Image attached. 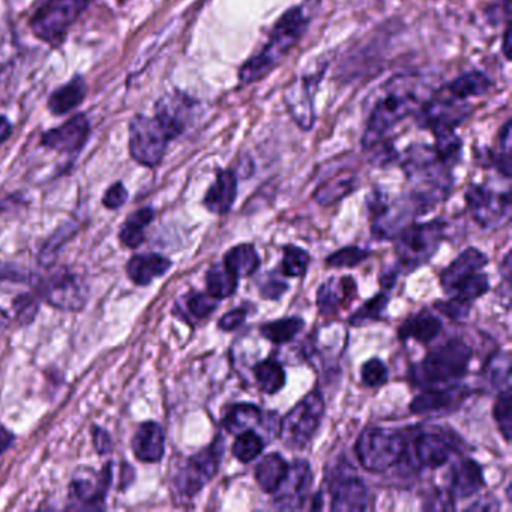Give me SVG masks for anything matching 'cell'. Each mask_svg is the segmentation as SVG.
Masks as SVG:
<instances>
[{
    "instance_id": "1",
    "label": "cell",
    "mask_w": 512,
    "mask_h": 512,
    "mask_svg": "<svg viewBox=\"0 0 512 512\" xmlns=\"http://www.w3.org/2000/svg\"><path fill=\"white\" fill-rule=\"evenodd\" d=\"M428 100L425 86L416 77H397L383 89L374 104L362 136L364 149L382 145L385 137L409 116L416 115Z\"/></svg>"
},
{
    "instance_id": "2",
    "label": "cell",
    "mask_w": 512,
    "mask_h": 512,
    "mask_svg": "<svg viewBox=\"0 0 512 512\" xmlns=\"http://www.w3.org/2000/svg\"><path fill=\"white\" fill-rule=\"evenodd\" d=\"M307 26L308 19L302 8H292L287 11L275 23L268 44L263 47L262 52L248 59L239 71V80L242 85H251L265 79L277 67L280 59L301 40Z\"/></svg>"
},
{
    "instance_id": "3",
    "label": "cell",
    "mask_w": 512,
    "mask_h": 512,
    "mask_svg": "<svg viewBox=\"0 0 512 512\" xmlns=\"http://www.w3.org/2000/svg\"><path fill=\"white\" fill-rule=\"evenodd\" d=\"M356 455L365 470L382 473L406 454V437L392 428L367 427L356 440Z\"/></svg>"
},
{
    "instance_id": "4",
    "label": "cell",
    "mask_w": 512,
    "mask_h": 512,
    "mask_svg": "<svg viewBox=\"0 0 512 512\" xmlns=\"http://www.w3.org/2000/svg\"><path fill=\"white\" fill-rule=\"evenodd\" d=\"M472 349L461 340H451L431 350L419 364L418 374L428 386L446 385L466 376Z\"/></svg>"
},
{
    "instance_id": "5",
    "label": "cell",
    "mask_w": 512,
    "mask_h": 512,
    "mask_svg": "<svg viewBox=\"0 0 512 512\" xmlns=\"http://www.w3.org/2000/svg\"><path fill=\"white\" fill-rule=\"evenodd\" d=\"M445 235L446 224L440 220L409 224L406 229L401 230L395 244L401 269L410 272L428 262L436 254Z\"/></svg>"
},
{
    "instance_id": "6",
    "label": "cell",
    "mask_w": 512,
    "mask_h": 512,
    "mask_svg": "<svg viewBox=\"0 0 512 512\" xmlns=\"http://www.w3.org/2000/svg\"><path fill=\"white\" fill-rule=\"evenodd\" d=\"M86 7L88 0H46L31 17L29 26L35 37L56 46L64 41Z\"/></svg>"
},
{
    "instance_id": "7",
    "label": "cell",
    "mask_w": 512,
    "mask_h": 512,
    "mask_svg": "<svg viewBox=\"0 0 512 512\" xmlns=\"http://www.w3.org/2000/svg\"><path fill=\"white\" fill-rule=\"evenodd\" d=\"M325 415V400L319 391L302 398L281 422V440L292 449L310 445Z\"/></svg>"
},
{
    "instance_id": "8",
    "label": "cell",
    "mask_w": 512,
    "mask_h": 512,
    "mask_svg": "<svg viewBox=\"0 0 512 512\" xmlns=\"http://www.w3.org/2000/svg\"><path fill=\"white\" fill-rule=\"evenodd\" d=\"M172 140L163 122L155 115H137L131 121L130 154L142 166L157 167Z\"/></svg>"
},
{
    "instance_id": "9",
    "label": "cell",
    "mask_w": 512,
    "mask_h": 512,
    "mask_svg": "<svg viewBox=\"0 0 512 512\" xmlns=\"http://www.w3.org/2000/svg\"><path fill=\"white\" fill-rule=\"evenodd\" d=\"M221 454H223V446H221V440L217 439V442L212 443L209 448L188 458L176 475L175 482L178 490L188 497L196 496L199 491H202L217 473Z\"/></svg>"
},
{
    "instance_id": "10",
    "label": "cell",
    "mask_w": 512,
    "mask_h": 512,
    "mask_svg": "<svg viewBox=\"0 0 512 512\" xmlns=\"http://www.w3.org/2000/svg\"><path fill=\"white\" fill-rule=\"evenodd\" d=\"M38 296L61 310H80L85 305L88 289L79 275L56 271L49 277L41 278Z\"/></svg>"
},
{
    "instance_id": "11",
    "label": "cell",
    "mask_w": 512,
    "mask_h": 512,
    "mask_svg": "<svg viewBox=\"0 0 512 512\" xmlns=\"http://www.w3.org/2000/svg\"><path fill=\"white\" fill-rule=\"evenodd\" d=\"M467 206L472 212L473 220L482 227L502 226L511 214V196L496 193L482 185H473L466 193Z\"/></svg>"
},
{
    "instance_id": "12",
    "label": "cell",
    "mask_w": 512,
    "mask_h": 512,
    "mask_svg": "<svg viewBox=\"0 0 512 512\" xmlns=\"http://www.w3.org/2000/svg\"><path fill=\"white\" fill-rule=\"evenodd\" d=\"M323 73H325V68L316 71L314 74L301 77L293 85H290L286 94H284L287 109H289L290 115L302 130L307 131L313 128L314 119H316V116H314V95H316L320 80L323 79Z\"/></svg>"
},
{
    "instance_id": "13",
    "label": "cell",
    "mask_w": 512,
    "mask_h": 512,
    "mask_svg": "<svg viewBox=\"0 0 512 512\" xmlns=\"http://www.w3.org/2000/svg\"><path fill=\"white\" fill-rule=\"evenodd\" d=\"M313 485V472L307 460H295L289 464L280 487L274 491L275 506L283 511L301 509Z\"/></svg>"
},
{
    "instance_id": "14",
    "label": "cell",
    "mask_w": 512,
    "mask_h": 512,
    "mask_svg": "<svg viewBox=\"0 0 512 512\" xmlns=\"http://www.w3.org/2000/svg\"><path fill=\"white\" fill-rule=\"evenodd\" d=\"M469 107L461 106L460 101L451 100L440 92L439 97H431L418 110L419 124L430 128L434 133L454 131L455 127L467 118Z\"/></svg>"
},
{
    "instance_id": "15",
    "label": "cell",
    "mask_w": 512,
    "mask_h": 512,
    "mask_svg": "<svg viewBox=\"0 0 512 512\" xmlns=\"http://www.w3.org/2000/svg\"><path fill=\"white\" fill-rule=\"evenodd\" d=\"M331 511L356 512L367 511L370 508V490L358 475L334 476L331 487Z\"/></svg>"
},
{
    "instance_id": "16",
    "label": "cell",
    "mask_w": 512,
    "mask_h": 512,
    "mask_svg": "<svg viewBox=\"0 0 512 512\" xmlns=\"http://www.w3.org/2000/svg\"><path fill=\"white\" fill-rule=\"evenodd\" d=\"M89 133H91V125L88 118L85 115H77L61 127L44 133L41 143L52 151L74 154L86 145Z\"/></svg>"
},
{
    "instance_id": "17",
    "label": "cell",
    "mask_w": 512,
    "mask_h": 512,
    "mask_svg": "<svg viewBox=\"0 0 512 512\" xmlns=\"http://www.w3.org/2000/svg\"><path fill=\"white\" fill-rule=\"evenodd\" d=\"M112 482V466H106L94 476L76 475L71 482L70 497L80 508H103L107 490Z\"/></svg>"
},
{
    "instance_id": "18",
    "label": "cell",
    "mask_w": 512,
    "mask_h": 512,
    "mask_svg": "<svg viewBox=\"0 0 512 512\" xmlns=\"http://www.w3.org/2000/svg\"><path fill=\"white\" fill-rule=\"evenodd\" d=\"M194 103L187 95L175 94L166 95L161 98L155 107V116L163 122L164 127L169 131L173 140L184 134L193 119Z\"/></svg>"
},
{
    "instance_id": "19",
    "label": "cell",
    "mask_w": 512,
    "mask_h": 512,
    "mask_svg": "<svg viewBox=\"0 0 512 512\" xmlns=\"http://www.w3.org/2000/svg\"><path fill=\"white\" fill-rule=\"evenodd\" d=\"M413 458L418 466L437 469L448 463L454 446L439 431H421L412 443Z\"/></svg>"
},
{
    "instance_id": "20",
    "label": "cell",
    "mask_w": 512,
    "mask_h": 512,
    "mask_svg": "<svg viewBox=\"0 0 512 512\" xmlns=\"http://www.w3.org/2000/svg\"><path fill=\"white\" fill-rule=\"evenodd\" d=\"M469 391L464 388L428 389L416 395L410 403V412L415 415H437L451 412L463 403Z\"/></svg>"
},
{
    "instance_id": "21",
    "label": "cell",
    "mask_w": 512,
    "mask_h": 512,
    "mask_svg": "<svg viewBox=\"0 0 512 512\" xmlns=\"http://www.w3.org/2000/svg\"><path fill=\"white\" fill-rule=\"evenodd\" d=\"M484 473L481 466L470 458L457 461L449 476L448 493L452 499H467L475 496L484 487Z\"/></svg>"
},
{
    "instance_id": "22",
    "label": "cell",
    "mask_w": 512,
    "mask_h": 512,
    "mask_svg": "<svg viewBox=\"0 0 512 512\" xmlns=\"http://www.w3.org/2000/svg\"><path fill=\"white\" fill-rule=\"evenodd\" d=\"M487 263L488 257L478 248H467L440 274V283H442L443 289L451 293L458 284L481 272Z\"/></svg>"
},
{
    "instance_id": "23",
    "label": "cell",
    "mask_w": 512,
    "mask_h": 512,
    "mask_svg": "<svg viewBox=\"0 0 512 512\" xmlns=\"http://www.w3.org/2000/svg\"><path fill=\"white\" fill-rule=\"evenodd\" d=\"M136 457L145 463H157L163 458L166 449V436L163 428L154 421L143 422L133 437Z\"/></svg>"
},
{
    "instance_id": "24",
    "label": "cell",
    "mask_w": 512,
    "mask_h": 512,
    "mask_svg": "<svg viewBox=\"0 0 512 512\" xmlns=\"http://www.w3.org/2000/svg\"><path fill=\"white\" fill-rule=\"evenodd\" d=\"M238 194V178L232 170H220L214 184L206 193V209L212 214L223 215L232 209Z\"/></svg>"
},
{
    "instance_id": "25",
    "label": "cell",
    "mask_w": 512,
    "mask_h": 512,
    "mask_svg": "<svg viewBox=\"0 0 512 512\" xmlns=\"http://www.w3.org/2000/svg\"><path fill=\"white\" fill-rule=\"evenodd\" d=\"M356 284L352 278H331L320 286L317 292V305L323 314H334L353 298Z\"/></svg>"
},
{
    "instance_id": "26",
    "label": "cell",
    "mask_w": 512,
    "mask_h": 512,
    "mask_svg": "<svg viewBox=\"0 0 512 512\" xmlns=\"http://www.w3.org/2000/svg\"><path fill=\"white\" fill-rule=\"evenodd\" d=\"M172 268V262L160 254L146 253L137 254L131 257L127 265L128 277L137 286H148L155 278L163 277L169 269Z\"/></svg>"
},
{
    "instance_id": "27",
    "label": "cell",
    "mask_w": 512,
    "mask_h": 512,
    "mask_svg": "<svg viewBox=\"0 0 512 512\" xmlns=\"http://www.w3.org/2000/svg\"><path fill=\"white\" fill-rule=\"evenodd\" d=\"M86 91H88V86H86L85 79L80 76L74 77L71 82L56 89V91L50 95V112L56 116L67 115V113L77 109V107L83 103L86 97Z\"/></svg>"
},
{
    "instance_id": "28",
    "label": "cell",
    "mask_w": 512,
    "mask_h": 512,
    "mask_svg": "<svg viewBox=\"0 0 512 512\" xmlns=\"http://www.w3.org/2000/svg\"><path fill=\"white\" fill-rule=\"evenodd\" d=\"M442 322L436 316L430 313H419L418 316L410 317L398 329L400 340L418 341V343L428 344L442 331Z\"/></svg>"
},
{
    "instance_id": "29",
    "label": "cell",
    "mask_w": 512,
    "mask_h": 512,
    "mask_svg": "<svg viewBox=\"0 0 512 512\" xmlns=\"http://www.w3.org/2000/svg\"><path fill=\"white\" fill-rule=\"evenodd\" d=\"M491 88V80L485 74L473 71L457 77L454 82L449 83L442 94L455 101L467 100L470 97H481L487 94Z\"/></svg>"
},
{
    "instance_id": "30",
    "label": "cell",
    "mask_w": 512,
    "mask_h": 512,
    "mask_svg": "<svg viewBox=\"0 0 512 512\" xmlns=\"http://www.w3.org/2000/svg\"><path fill=\"white\" fill-rule=\"evenodd\" d=\"M289 470V464L283 455L268 454L256 467V481L265 493H274Z\"/></svg>"
},
{
    "instance_id": "31",
    "label": "cell",
    "mask_w": 512,
    "mask_h": 512,
    "mask_svg": "<svg viewBox=\"0 0 512 512\" xmlns=\"http://www.w3.org/2000/svg\"><path fill=\"white\" fill-rule=\"evenodd\" d=\"M223 263L239 278L248 277L260 268V256L253 245L242 244L230 248Z\"/></svg>"
},
{
    "instance_id": "32",
    "label": "cell",
    "mask_w": 512,
    "mask_h": 512,
    "mask_svg": "<svg viewBox=\"0 0 512 512\" xmlns=\"http://www.w3.org/2000/svg\"><path fill=\"white\" fill-rule=\"evenodd\" d=\"M253 373L257 386L265 394H277L286 385V371H284L283 365L275 359H266V361L254 365Z\"/></svg>"
},
{
    "instance_id": "33",
    "label": "cell",
    "mask_w": 512,
    "mask_h": 512,
    "mask_svg": "<svg viewBox=\"0 0 512 512\" xmlns=\"http://www.w3.org/2000/svg\"><path fill=\"white\" fill-rule=\"evenodd\" d=\"M260 419H262V410L259 407L247 403L236 404L227 412L224 427L229 433L238 436L244 431L253 430Z\"/></svg>"
},
{
    "instance_id": "34",
    "label": "cell",
    "mask_w": 512,
    "mask_h": 512,
    "mask_svg": "<svg viewBox=\"0 0 512 512\" xmlns=\"http://www.w3.org/2000/svg\"><path fill=\"white\" fill-rule=\"evenodd\" d=\"M239 277L233 274L224 263H217L206 275V287L209 295L217 299L230 298L238 289Z\"/></svg>"
},
{
    "instance_id": "35",
    "label": "cell",
    "mask_w": 512,
    "mask_h": 512,
    "mask_svg": "<svg viewBox=\"0 0 512 512\" xmlns=\"http://www.w3.org/2000/svg\"><path fill=\"white\" fill-rule=\"evenodd\" d=\"M154 215V209L143 208L134 212L131 217H128L124 227L121 229V233H119L122 244L130 248L139 247L145 241V232L143 230L154 220Z\"/></svg>"
},
{
    "instance_id": "36",
    "label": "cell",
    "mask_w": 512,
    "mask_h": 512,
    "mask_svg": "<svg viewBox=\"0 0 512 512\" xmlns=\"http://www.w3.org/2000/svg\"><path fill=\"white\" fill-rule=\"evenodd\" d=\"M305 323L301 317H286V319L275 320L265 323L260 328L263 337L274 344H287L304 329Z\"/></svg>"
},
{
    "instance_id": "37",
    "label": "cell",
    "mask_w": 512,
    "mask_h": 512,
    "mask_svg": "<svg viewBox=\"0 0 512 512\" xmlns=\"http://www.w3.org/2000/svg\"><path fill=\"white\" fill-rule=\"evenodd\" d=\"M487 382L497 391L511 389V356L509 353H497L488 361L485 368Z\"/></svg>"
},
{
    "instance_id": "38",
    "label": "cell",
    "mask_w": 512,
    "mask_h": 512,
    "mask_svg": "<svg viewBox=\"0 0 512 512\" xmlns=\"http://www.w3.org/2000/svg\"><path fill=\"white\" fill-rule=\"evenodd\" d=\"M263 449H265V442L254 430H247L238 434L235 443H233V455L241 463H251V461L256 460L262 454Z\"/></svg>"
},
{
    "instance_id": "39",
    "label": "cell",
    "mask_w": 512,
    "mask_h": 512,
    "mask_svg": "<svg viewBox=\"0 0 512 512\" xmlns=\"http://www.w3.org/2000/svg\"><path fill=\"white\" fill-rule=\"evenodd\" d=\"M511 389H505L500 392L496 404H494L493 415L494 421L497 422L500 433L505 437L506 442L511 440L512 430V400Z\"/></svg>"
},
{
    "instance_id": "40",
    "label": "cell",
    "mask_w": 512,
    "mask_h": 512,
    "mask_svg": "<svg viewBox=\"0 0 512 512\" xmlns=\"http://www.w3.org/2000/svg\"><path fill=\"white\" fill-rule=\"evenodd\" d=\"M353 190H355V179L344 178L340 179V181L328 182V184L323 185V187L316 191L314 197L322 205H331V203L338 202L343 197L349 196Z\"/></svg>"
},
{
    "instance_id": "41",
    "label": "cell",
    "mask_w": 512,
    "mask_h": 512,
    "mask_svg": "<svg viewBox=\"0 0 512 512\" xmlns=\"http://www.w3.org/2000/svg\"><path fill=\"white\" fill-rule=\"evenodd\" d=\"M310 265V254L295 245L284 248L283 271L287 277H302Z\"/></svg>"
},
{
    "instance_id": "42",
    "label": "cell",
    "mask_w": 512,
    "mask_h": 512,
    "mask_svg": "<svg viewBox=\"0 0 512 512\" xmlns=\"http://www.w3.org/2000/svg\"><path fill=\"white\" fill-rule=\"evenodd\" d=\"M488 289H490V281H488L487 275L478 272V274L472 275V277L464 280L463 283L458 284L451 293L455 298L472 302L473 299H478L485 295Z\"/></svg>"
},
{
    "instance_id": "43",
    "label": "cell",
    "mask_w": 512,
    "mask_h": 512,
    "mask_svg": "<svg viewBox=\"0 0 512 512\" xmlns=\"http://www.w3.org/2000/svg\"><path fill=\"white\" fill-rule=\"evenodd\" d=\"M368 256H370V253L359 247L341 248V250L335 251L334 254L328 257L326 265L334 269L355 268L356 265L364 262Z\"/></svg>"
},
{
    "instance_id": "44",
    "label": "cell",
    "mask_w": 512,
    "mask_h": 512,
    "mask_svg": "<svg viewBox=\"0 0 512 512\" xmlns=\"http://www.w3.org/2000/svg\"><path fill=\"white\" fill-rule=\"evenodd\" d=\"M388 301V296L383 295V293H379V295L374 296V298L370 299V301L365 302V304L359 308L358 313H355L352 317H350V323L355 326H361L362 323L365 322L380 320L383 311L386 310Z\"/></svg>"
},
{
    "instance_id": "45",
    "label": "cell",
    "mask_w": 512,
    "mask_h": 512,
    "mask_svg": "<svg viewBox=\"0 0 512 512\" xmlns=\"http://www.w3.org/2000/svg\"><path fill=\"white\" fill-rule=\"evenodd\" d=\"M218 302H220V299L214 298L209 293H194L187 299L185 307H187L191 319L203 320L217 310Z\"/></svg>"
},
{
    "instance_id": "46",
    "label": "cell",
    "mask_w": 512,
    "mask_h": 512,
    "mask_svg": "<svg viewBox=\"0 0 512 512\" xmlns=\"http://www.w3.org/2000/svg\"><path fill=\"white\" fill-rule=\"evenodd\" d=\"M361 377L365 385L377 388L388 380V368L380 359L373 358L362 365Z\"/></svg>"
},
{
    "instance_id": "47",
    "label": "cell",
    "mask_w": 512,
    "mask_h": 512,
    "mask_svg": "<svg viewBox=\"0 0 512 512\" xmlns=\"http://www.w3.org/2000/svg\"><path fill=\"white\" fill-rule=\"evenodd\" d=\"M470 307H472V302L464 301V299L460 298H452L446 302H439L437 304V311L443 314V316L448 317L451 320H463L469 316Z\"/></svg>"
},
{
    "instance_id": "48",
    "label": "cell",
    "mask_w": 512,
    "mask_h": 512,
    "mask_svg": "<svg viewBox=\"0 0 512 512\" xmlns=\"http://www.w3.org/2000/svg\"><path fill=\"white\" fill-rule=\"evenodd\" d=\"M128 200V191L124 187L122 182H116L115 185L107 190L106 196H104L103 203L106 208L118 209L124 206Z\"/></svg>"
},
{
    "instance_id": "49",
    "label": "cell",
    "mask_w": 512,
    "mask_h": 512,
    "mask_svg": "<svg viewBox=\"0 0 512 512\" xmlns=\"http://www.w3.org/2000/svg\"><path fill=\"white\" fill-rule=\"evenodd\" d=\"M247 314L248 311L245 308H235V310L229 311V313L221 317L220 322H218V328L226 332L235 331L245 322Z\"/></svg>"
},
{
    "instance_id": "50",
    "label": "cell",
    "mask_w": 512,
    "mask_h": 512,
    "mask_svg": "<svg viewBox=\"0 0 512 512\" xmlns=\"http://www.w3.org/2000/svg\"><path fill=\"white\" fill-rule=\"evenodd\" d=\"M16 310L20 319L31 322L34 319L35 313H37V302H35L31 295H22L16 301Z\"/></svg>"
},
{
    "instance_id": "51",
    "label": "cell",
    "mask_w": 512,
    "mask_h": 512,
    "mask_svg": "<svg viewBox=\"0 0 512 512\" xmlns=\"http://www.w3.org/2000/svg\"><path fill=\"white\" fill-rule=\"evenodd\" d=\"M287 289H289V286L283 281L272 280L262 287V295L266 299H278L284 295Z\"/></svg>"
},
{
    "instance_id": "52",
    "label": "cell",
    "mask_w": 512,
    "mask_h": 512,
    "mask_svg": "<svg viewBox=\"0 0 512 512\" xmlns=\"http://www.w3.org/2000/svg\"><path fill=\"white\" fill-rule=\"evenodd\" d=\"M94 443L95 448H97L100 454H107L112 449V439H110L109 433L104 431L103 428H95Z\"/></svg>"
},
{
    "instance_id": "53",
    "label": "cell",
    "mask_w": 512,
    "mask_h": 512,
    "mask_svg": "<svg viewBox=\"0 0 512 512\" xmlns=\"http://www.w3.org/2000/svg\"><path fill=\"white\" fill-rule=\"evenodd\" d=\"M14 443V434L5 427H0V454L11 448Z\"/></svg>"
},
{
    "instance_id": "54",
    "label": "cell",
    "mask_w": 512,
    "mask_h": 512,
    "mask_svg": "<svg viewBox=\"0 0 512 512\" xmlns=\"http://www.w3.org/2000/svg\"><path fill=\"white\" fill-rule=\"evenodd\" d=\"M13 134V125L5 116L0 115V145L7 142Z\"/></svg>"
},
{
    "instance_id": "55",
    "label": "cell",
    "mask_w": 512,
    "mask_h": 512,
    "mask_svg": "<svg viewBox=\"0 0 512 512\" xmlns=\"http://www.w3.org/2000/svg\"><path fill=\"white\" fill-rule=\"evenodd\" d=\"M503 52L508 59H511V29L506 28L505 38H503Z\"/></svg>"
},
{
    "instance_id": "56",
    "label": "cell",
    "mask_w": 512,
    "mask_h": 512,
    "mask_svg": "<svg viewBox=\"0 0 512 512\" xmlns=\"http://www.w3.org/2000/svg\"><path fill=\"white\" fill-rule=\"evenodd\" d=\"M7 320V316L0 311V332L4 331L5 326H7Z\"/></svg>"
}]
</instances>
